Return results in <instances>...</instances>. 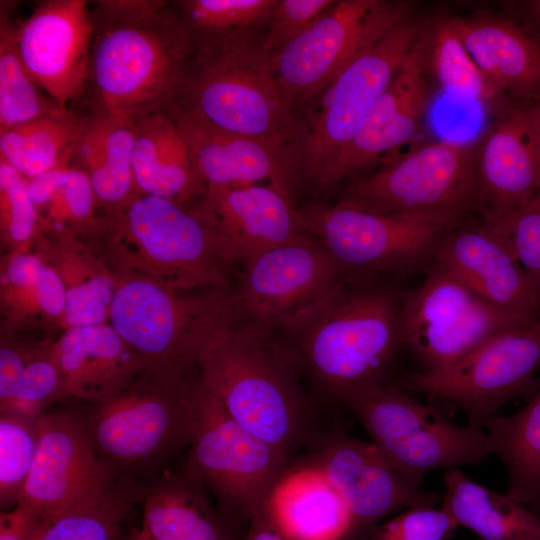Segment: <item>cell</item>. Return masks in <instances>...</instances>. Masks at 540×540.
<instances>
[{
    "label": "cell",
    "mask_w": 540,
    "mask_h": 540,
    "mask_svg": "<svg viewBox=\"0 0 540 540\" xmlns=\"http://www.w3.org/2000/svg\"><path fill=\"white\" fill-rule=\"evenodd\" d=\"M88 79L98 112L135 122L168 111L185 74L189 30L161 1H100Z\"/></svg>",
    "instance_id": "1"
},
{
    "label": "cell",
    "mask_w": 540,
    "mask_h": 540,
    "mask_svg": "<svg viewBox=\"0 0 540 540\" xmlns=\"http://www.w3.org/2000/svg\"><path fill=\"white\" fill-rule=\"evenodd\" d=\"M402 295L376 282L345 281L278 331L316 386L344 389L387 382L403 345Z\"/></svg>",
    "instance_id": "2"
},
{
    "label": "cell",
    "mask_w": 540,
    "mask_h": 540,
    "mask_svg": "<svg viewBox=\"0 0 540 540\" xmlns=\"http://www.w3.org/2000/svg\"><path fill=\"white\" fill-rule=\"evenodd\" d=\"M199 374L234 420L289 462L309 439L313 413L304 372L278 332L231 325L203 356Z\"/></svg>",
    "instance_id": "3"
},
{
    "label": "cell",
    "mask_w": 540,
    "mask_h": 540,
    "mask_svg": "<svg viewBox=\"0 0 540 540\" xmlns=\"http://www.w3.org/2000/svg\"><path fill=\"white\" fill-rule=\"evenodd\" d=\"M115 273L192 291L231 288L234 265L190 207L144 194L102 217L93 241Z\"/></svg>",
    "instance_id": "4"
},
{
    "label": "cell",
    "mask_w": 540,
    "mask_h": 540,
    "mask_svg": "<svg viewBox=\"0 0 540 540\" xmlns=\"http://www.w3.org/2000/svg\"><path fill=\"white\" fill-rule=\"evenodd\" d=\"M212 36L174 105L217 129L297 151L302 130L259 40L247 31Z\"/></svg>",
    "instance_id": "5"
},
{
    "label": "cell",
    "mask_w": 540,
    "mask_h": 540,
    "mask_svg": "<svg viewBox=\"0 0 540 540\" xmlns=\"http://www.w3.org/2000/svg\"><path fill=\"white\" fill-rule=\"evenodd\" d=\"M109 324L134 350L143 371L199 372L210 346L236 323L232 287L184 291L115 273Z\"/></svg>",
    "instance_id": "6"
},
{
    "label": "cell",
    "mask_w": 540,
    "mask_h": 540,
    "mask_svg": "<svg viewBox=\"0 0 540 540\" xmlns=\"http://www.w3.org/2000/svg\"><path fill=\"white\" fill-rule=\"evenodd\" d=\"M198 377L199 372L142 371L118 393L95 403L83 424L111 475L114 469L132 473L158 467L189 445Z\"/></svg>",
    "instance_id": "7"
},
{
    "label": "cell",
    "mask_w": 540,
    "mask_h": 540,
    "mask_svg": "<svg viewBox=\"0 0 540 540\" xmlns=\"http://www.w3.org/2000/svg\"><path fill=\"white\" fill-rule=\"evenodd\" d=\"M332 398L358 418L371 442L412 487L421 488L429 471L479 464L491 455L482 429L454 425L388 381L350 387Z\"/></svg>",
    "instance_id": "8"
},
{
    "label": "cell",
    "mask_w": 540,
    "mask_h": 540,
    "mask_svg": "<svg viewBox=\"0 0 540 540\" xmlns=\"http://www.w3.org/2000/svg\"><path fill=\"white\" fill-rule=\"evenodd\" d=\"M477 144H422L354 181L338 205L372 213L425 216L454 225L478 216Z\"/></svg>",
    "instance_id": "9"
},
{
    "label": "cell",
    "mask_w": 540,
    "mask_h": 540,
    "mask_svg": "<svg viewBox=\"0 0 540 540\" xmlns=\"http://www.w3.org/2000/svg\"><path fill=\"white\" fill-rule=\"evenodd\" d=\"M184 472L215 496L219 512L235 528L247 524L289 461L234 420L198 377Z\"/></svg>",
    "instance_id": "10"
},
{
    "label": "cell",
    "mask_w": 540,
    "mask_h": 540,
    "mask_svg": "<svg viewBox=\"0 0 540 540\" xmlns=\"http://www.w3.org/2000/svg\"><path fill=\"white\" fill-rule=\"evenodd\" d=\"M298 209L307 231L327 249L347 282L429 270L438 243L457 226L425 216L372 213L338 204Z\"/></svg>",
    "instance_id": "11"
},
{
    "label": "cell",
    "mask_w": 540,
    "mask_h": 540,
    "mask_svg": "<svg viewBox=\"0 0 540 540\" xmlns=\"http://www.w3.org/2000/svg\"><path fill=\"white\" fill-rule=\"evenodd\" d=\"M425 23L402 21L349 64L321 93L320 109L297 143L299 178L317 191L331 177L370 109L389 85Z\"/></svg>",
    "instance_id": "12"
},
{
    "label": "cell",
    "mask_w": 540,
    "mask_h": 540,
    "mask_svg": "<svg viewBox=\"0 0 540 540\" xmlns=\"http://www.w3.org/2000/svg\"><path fill=\"white\" fill-rule=\"evenodd\" d=\"M540 313L528 323L503 331L456 363L436 371L404 376L397 386L458 406L467 425L483 429L516 396H533L540 383Z\"/></svg>",
    "instance_id": "13"
},
{
    "label": "cell",
    "mask_w": 540,
    "mask_h": 540,
    "mask_svg": "<svg viewBox=\"0 0 540 540\" xmlns=\"http://www.w3.org/2000/svg\"><path fill=\"white\" fill-rule=\"evenodd\" d=\"M412 13V4L405 1H335L272 61L288 102L294 107L320 95Z\"/></svg>",
    "instance_id": "14"
},
{
    "label": "cell",
    "mask_w": 540,
    "mask_h": 540,
    "mask_svg": "<svg viewBox=\"0 0 540 540\" xmlns=\"http://www.w3.org/2000/svg\"><path fill=\"white\" fill-rule=\"evenodd\" d=\"M531 320L488 303L435 264L421 286L402 295L403 345L425 371L448 367L495 335Z\"/></svg>",
    "instance_id": "15"
},
{
    "label": "cell",
    "mask_w": 540,
    "mask_h": 540,
    "mask_svg": "<svg viewBox=\"0 0 540 540\" xmlns=\"http://www.w3.org/2000/svg\"><path fill=\"white\" fill-rule=\"evenodd\" d=\"M236 276L235 324L276 332L345 282L327 249L309 231L250 259Z\"/></svg>",
    "instance_id": "16"
},
{
    "label": "cell",
    "mask_w": 540,
    "mask_h": 540,
    "mask_svg": "<svg viewBox=\"0 0 540 540\" xmlns=\"http://www.w3.org/2000/svg\"><path fill=\"white\" fill-rule=\"evenodd\" d=\"M37 424L35 458L16 505L51 519L115 491L118 485L76 416L68 411L45 413Z\"/></svg>",
    "instance_id": "17"
},
{
    "label": "cell",
    "mask_w": 540,
    "mask_h": 540,
    "mask_svg": "<svg viewBox=\"0 0 540 540\" xmlns=\"http://www.w3.org/2000/svg\"><path fill=\"white\" fill-rule=\"evenodd\" d=\"M301 464L319 469L339 492L351 515L355 536L396 511L433 506L442 500L405 482L371 441L345 433L319 438Z\"/></svg>",
    "instance_id": "18"
},
{
    "label": "cell",
    "mask_w": 540,
    "mask_h": 540,
    "mask_svg": "<svg viewBox=\"0 0 540 540\" xmlns=\"http://www.w3.org/2000/svg\"><path fill=\"white\" fill-rule=\"evenodd\" d=\"M190 208L234 266L308 232L293 200L269 184L206 186Z\"/></svg>",
    "instance_id": "19"
},
{
    "label": "cell",
    "mask_w": 540,
    "mask_h": 540,
    "mask_svg": "<svg viewBox=\"0 0 540 540\" xmlns=\"http://www.w3.org/2000/svg\"><path fill=\"white\" fill-rule=\"evenodd\" d=\"M93 35V17L84 0L43 1L17 27L26 71L64 109L88 79Z\"/></svg>",
    "instance_id": "20"
},
{
    "label": "cell",
    "mask_w": 540,
    "mask_h": 540,
    "mask_svg": "<svg viewBox=\"0 0 540 540\" xmlns=\"http://www.w3.org/2000/svg\"><path fill=\"white\" fill-rule=\"evenodd\" d=\"M433 264L497 308L529 319L540 313V290L498 226L480 215L442 237Z\"/></svg>",
    "instance_id": "21"
},
{
    "label": "cell",
    "mask_w": 540,
    "mask_h": 540,
    "mask_svg": "<svg viewBox=\"0 0 540 540\" xmlns=\"http://www.w3.org/2000/svg\"><path fill=\"white\" fill-rule=\"evenodd\" d=\"M426 24L341 157L331 186L408 143L419 130L435 89L427 71Z\"/></svg>",
    "instance_id": "22"
},
{
    "label": "cell",
    "mask_w": 540,
    "mask_h": 540,
    "mask_svg": "<svg viewBox=\"0 0 540 540\" xmlns=\"http://www.w3.org/2000/svg\"><path fill=\"white\" fill-rule=\"evenodd\" d=\"M183 134L206 186L268 181L292 199L300 180L295 148L217 129L173 105L168 110Z\"/></svg>",
    "instance_id": "23"
},
{
    "label": "cell",
    "mask_w": 540,
    "mask_h": 540,
    "mask_svg": "<svg viewBox=\"0 0 540 540\" xmlns=\"http://www.w3.org/2000/svg\"><path fill=\"white\" fill-rule=\"evenodd\" d=\"M483 218L494 221L540 195V145L532 105L516 106L477 144Z\"/></svg>",
    "instance_id": "24"
},
{
    "label": "cell",
    "mask_w": 540,
    "mask_h": 540,
    "mask_svg": "<svg viewBox=\"0 0 540 540\" xmlns=\"http://www.w3.org/2000/svg\"><path fill=\"white\" fill-rule=\"evenodd\" d=\"M51 347L68 397L94 404L118 393L144 370L109 323L66 328Z\"/></svg>",
    "instance_id": "25"
},
{
    "label": "cell",
    "mask_w": 540,
    "mask_h": 540,
    "mask_svg": "<svg viewBox=\"0 0 540 540\" xmlns=\"http://www.w3.org/2000/svg\"><path fill=\"white\" fill-rule=\"evenodd\" d=\"M450 22L496 88L518 106L540 102V47L519 25L489 16Z\"/></svg>",
    "instance_id": "26"
},
{
    "label": "cell",
    "mask_w": 540,
    "mask_h": 540,
    "mask_svg": "<svg viewBox=\"0 0 540 540\" xmlns=\"http://www.w3.org/2000/svg\"><path fill=\"white\" fill-rule=\"evenodd\" d=\"M134 125L132 172L137 194L192 206L206 185L171 113L157 112Z\"/></svg>",
    "instance_id": "27"
},
{
    "label": "cell",
    "mask_w": 540,
    "mask_h": 540,
    "mask_svg": "<svg viewBox=\"0 0 540 540\" xmlns=\"http://www.w3.org/2000/svg\"><path fill=\"white\" fill-rule=\"evenodd\" d=\"M263 505L291 540H349L355 536L341 495L313 466L288 467Z\"/></svg>",
    "instance_id": "28"
},
{
    "label": "cell",
    "mask_w": 540,
    "mask_h": 540,
    "mask_svg": "<svg viewBox=\"0 0 540 540\" xmlns=\"http://www.w3.org/2000/svg\"><path fill=\"white\" fill-rule=\"evenodd\" d=\"M32 250L58 275L65 293L62 330L109 322L116 275L91 241L38 236Z\"/></svg>",
    "instance_id": "29"
},
{
    "label": "cell",
    "mask_w": 540,
    "mask_h": 540,
    "mask_svg": "<svg viewBox=\"0 0 540 540\" xmlns=\"http://www.w3.org/2000/svg\"><path fill=\"white\" fill-rule=\"evenodd\" d=\"M134 122L96 112L84 119L73 158L89 177L98 206L107 213L124 206L136 194L132 153Z\"/></svg>",
    "instance_id": "30"
},
{
    "label": "cell",
    "mask_w": 540,
    "mask_h": 540,
    "mask_svg": "<svg viewBox=\"0 0 540 540\" xmlns=\"http://www.w3.org/2000/svg\"><path fill=\"white\" fill-rule=\"evenodd\" d=\"M142 526L155 540H237L235 527L213 509L205 487L184 471L148 488Z\"/></svg>",
    "instance_id": "31"
},
{
    "label": "cell",
    "mask_w": 540,
    "mask_h": 540,
    "mask_svg": "<svg viewBox=\"0 0 540 540\" xmlns=\"http://www.w3.org/2000/svg\"><path fill=\"white\" fill-rule=\"evenodd\" d=\"M65 306L57 273L32 248L2 255L0 309L6 334L46 325L62 329Z\"/></svg>",
    "instance_id": "32"
},
{
    "label": "cell",
    "mask_w": 540,
    "mask_h": 540,
    "mask_svg": "<svg viewBox=\"0 0 540 540\" xmlns=\"http://www.w3.org/2000/svg\"><path fill=\"white\" fill-rule=\"evenodd\" d=\"M442 507L479 540H540V514L509 495L492 491L449 468Z\"/></svg>",
    "instance_id": "33"
},
{
    "label": "cell",
    "mask_w": 540,
    "mask_h": 540,
    "mask_svg": "<svg viewBox=\"0 0 540 540\" xmlns=\"http://www.w3.org/2000/svg\"><path fill=\"white\" fill-rule=\"evenodd\" d=\"M28 190L38 214V236L94 240L102 217L96 215L97 199L82 169L59 166L28 179Z\"/></svg>",
    "instance_id": "34"
},
{
    "label": "cell",
    "mask_w": 540,
    "mask_h": 540,
    "mask_svg": "<svg viewBox=\"0 0 540 540\" xmlns=\"http://www.w3.org/2000/svg\"><path fill=\"white\" fill-rule=\"evenodd\" d=\"M426 31L427 71L434 88L454 99L474 102L497 118L518 106L479 68L450 18L427 23Z\"/></svg>",
    "instance_id": "35"
},
{
    "label": "cell",
    "mask_w": 540,
    "mask_h": 540,
    "mask_svg": "<svg viewBox=\"0 0 540 540\" xmlns=\"http://www.w3.org/2000/svg\"><path fill=\"white\" fill-rule=\"evenodd\" d=\"M509 478L506 494L540 514V389L518 412L496 415L484 427Z\"/></svg>",
    "instance_id": "36"
},
{
    "label": "cell",
    "mask_w": 540,
    "mask_h": 540,
    "mask_svg": "<svg viewBox=\"0 0 540 540\" xmlns=\"http://www.w3.org/2000/svg\"><path fill=\"white\" fill-rule=\"evenodd\" d=\"M84 119L67 110L0 133V158L27 179L70 164Z\"/></svg>",
    "instance_id": "37"
},
{
    "label": "cell",
    "mask_w": 540,
    "mask_h": 540,
    "mask_svg": "<svg viewBox=\"0 0 540 540\" xmlns=\"http://www.w3.org/2000/svg\"><path fill=\"white\" fill-rule=\"evenodd\" d=\"M29 76L21 60L17 27L1 10L0 21V133L13 127L60 114L69 109L47 100Z\"/></svg>",
    "instance_id": "38"
},
{
    "label": "cell",
    "mask_w": 540,
    "mask_h": 540,
    "mask_svg": "<svg viewBox=\"0 0 540 540\" xmlns=\"http://www.w3.org/2000/svg\"><path fill=\"white\" fill-rule=\"evenodd\" d=\"M135 495L122 482L104 500L51 518L38 540H118Z\"/></svg>",
    "instance_id": "39"
},
{
    "label": "cell",
    "mask_w": 540,
    "mask_h": 540,
    "mask_svg": "<svg viewBox=\"0 0 540 540\" xmlns=\"http://www.w3.org/2000/svg\"><path fill=\"white\" fill-rule=\"evenodd\" d=\"M38 419L0 414L1 506L17 504L37 450Z\"/></svg>",
    "instance_id": "40"
},
{
    "label": "cell",
    "mask_w": 540,
    "mask_h": 540,
    "mask_svg": "<svg viewBox=\"0 0 540 540\" xmlns=\"http://www.w3.org/2000/svg\"><path fill=\"white\" fill-rule=\"evenodd\" d=\"M39 234L28 179L0 158V239L5 253L29 250Z\"/></svg>",
    "instance_id": "41"
},
{
    "label": "cell",
    "mask_w": 540,
    "mask_h": 540,
    "mask_svg": "<svg viewBox=\"0 0 540 540\" xmlns=\"http://www.w3.org/2000/svg\"><path fill=\"white\" fill-rule=\"evenodd\" d=\"M69 398L51 342L34 347L8 412L37 420L54 403Z\"/></svg>",
    "instance_id": "42"
},
{
    "label": "cell",
    "mask_w": 540,
    "mask_h": 540,
    "mask_svg": "<svg viewBox=\"0 0 540 540\" xmlns=\"http://www.w3.org/2000/svg\"><path fill=\"white\" fill-rule=\"evenodd\" d=\"M279 1V0H278ZM276 0H191L184 2L187 22L212 35L236 31L269 20Z\"/></svg>",
    "instance_id": "43"
},
{
    "label": "cell",
    "mask_w": 540,
    "mask_h": 540,
    "mask_svg": "<svg viewBox=\"0 0 540 540\" xmlns=\"http://www.w3.org/2000/svg\"><path fill=\"white\" fill-rule=\"evenodd\" d=\"M458 527L443 507L414 506L373 525L361 540H448Z\"/></svg>",
    "instance_id": "44"
},
{
    "label": "cell",
    "mask_w": 540,
    "mask_h": 540,
    "mask_svg": "<svg viewBox=\"0 0 540 540\" xmlns=\"http://www.w3.org/2000/svg\"><path fill=\"white\" fill-rule=\"evenodd\" d=\"M491 222L501 230L521 267L540 290V195Z\"/></svg>",
    "instance_id": "45"
},
{
    "label": "cell",
    "mask_w": 540,
    "mask_h": 540,
    "mask_svg": "<svg viewBox=\"0 0 540 540\" xmlns=\"http://www.w3.org/2000/svg\"><path fill=\"white\" fill-rule=\"evenodd\" d=\"M332 0H280L269 19L261 50L273 59L312 22L330 8Z\"/></svg>",
    "instance_id": "46"
},
{
    "label": "cell",
    "mask_w": 540,
    "mask_h": 540,
    "mask_svg": "<svg viewBox=\"0 0 540 540\" xmlns=\"http://www.w3.org/2000/svg\"><path fill=\"white\" fill-rule=\"evenodd\" d=\"M34 347L2 341L0 347V414L9 411Z\"/></svg>",
    "instance_id": "47"
},
{
    "label": "cell",
    "mask_w": 540,
    "mask_h": 540,
    "mask_svg": "<svg viewBox=\"0 0 540 540\" xmlns=\"http://www.w3.org/2000/svg\"><path fill=\"white\" fill-rule=\"evenodd\" d=\"M50 519L20 505L0 513V540H38Z\"/></svg>",
    "instance_id": "48"
},
{
    "label": "cell",
    "mask_w": 540,
    "mask_h": 540,
    "mask_svg": "<svg viewBox=\"0 0 540 540\" xmlns=\"http://www.w3.org/2000/svg\"><path fill=\"white\" fill-rule=\"evenodd\" d=\"M511 19L540 47V0L516 1L509 4Z\"/></svg>",
    "instance_id": "49"
},
{
    "label": "cell",
    "mask_w": 540,
    "mask_h": 540,
    "mask_svg": "<svg viewBox=\"0 0 540 540\" xmlns=\"http://www.w3.org/2000/svg\"><path fill=\"white\" fill-rule=\"evenodd\" d=\"M242 540H291L262 505L247 523Z\"/></svg>",
    "instance_id": "50"
},
{
    "label": "cell",
    "mask_w": 540,
    "mask_h": 540,
    "mask_svg": "<svg viewBox=\"0 0 540 540\" xmlns=\"http://www.w3.org/2000/svg\"><path fill=\"white\" fill-rule=\"evenodd\" d=\"M118 540H155L141 525L127 533L125 536H120Z\"/></svg>",
    "instance_id": "51"
},
{
    "label": "cell",
    "mask_w": 540,
    "mask_h": 540,
    "mask_svg": "<svg viewBox=\"0 0 540 540\" xmlns=\"http://www.w3.org/2000/svg\"><path fill=\"white\" fill-rule=\"evenodd\" d=\"M532 112L534 116V121L536 125L539 145H540V102L532 105Z\"/></svg>",
    "instance_id": "52"
}]
</instances>
